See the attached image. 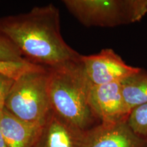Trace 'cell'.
<instances>
[{
    "instance_id": "1",
    "label": "cell",
    "mask_w": 147,
    "mask_h": 147,
    "mask_svg": "<svg viewBox=\"0 0 147 147\" xmlns=\"http://www.w3.org/2000/svg\"><path fill=\"white\" fill-rule=\"evenodd\" d=\"M0 34L17 48L25 59L45 68L81 57L63 40L59 11L52 3L34 7L26 13L0 18Z\"/></svg>"
},
{
    "instance_id": "2",
    "label": "cell",
    "mask_w": 147,
    "mask_h": 147,
    "mask_svg": "<svg viewBox=\"0 0 147 147\" xmlns=\"http://www.w3.org/2000/svg\"><path fill=\"white\" fill-rule=\"evenodd\" d=\"M80 59L47 68L48 91L53 113L78 129L86 131L101 122L92 106V84Z\"/></svg>"
},
{
    "instance_id": "3",
    "label": "cell",
    "mask_w": 147,
    "mask_h": 147,
    "mask_svg": "<svg viewBox=\"0 0 147 147\" xmlns=\"http://www.w3.org/2000/svg\"><path fill=\"white\" fill-rule=\"evenodd\" d=\"M47 68L24 74L14 80L4 109L29 124L43 125L52 112L48 91Z\"/></svg>"
},
{
    "instance_id": "4",
    "label": "cell",
    "mask_w": 147,
    "mask_h": 147,
    "mask_svg": "<svg viewBox=\"0 0 147 147\" xmlns=\"http://www.w3.org/2000/svg\"><path fill=\"white\" fill-rule=\"evenodd\" d=\"M69 12L87 27H113L140 21L147 0H65Z\"/></svg>"
},
{
    "instance_id": "5",
    "label": "cell",
    "mask_w": 147,
    "mask_h": 147,
    "mask_svg": "<svg viewBox=\"0 0 147 147\" xmlns=\"http://www.w3.org/2000/svg\"><path fill=\"white\" fill-rule=\"evenodd\" d=\"M80 60L88 79L94 86L122 82L141 69L127 65L110 49L97 54L81 55Z\"/></svg>"
},
{
    "instance_id": "6",
    "label": "cell",
    "mask_w": 147,
    "mask_h": 147,
    "mask_svg": "<svg viewBox=\"0 0 147 147\" xmlns=\"http://www.w3.org/2000/svg\"><path fill=\"white\" fill-rule=\"evenodd\" d=\"M91 101L93 110L101 123L125 122L129 115L121 89V82L92 85Z\"/></svg>"
},
{
    "instance_id": "7",
    "label": "cell",
    "mask_w": 147,
    "mask_h": 147,
    "mask_svg": "<svg viewBox=\"0 0 147 147\" xmlns=\"http://www.w3.org/2000/svg\"><path fill=\"white\" fill-rule=\"evenodd\" d=\"M81 147H147L125 122L101 123L84 131Z\"/></svg>"
},
{
    "instance_id": "8",
    "label": "cell",
    "mask_w": 147,
    "mask_h": 147,
    "mask_svg": "<svg viewBox=\"0 0 147 147\" xmlns=\"http://www.w3.org/2000/svg\"><path fill=\"white\" fill-rule=\"evenodd\" d=\"M84 132L51 112L36 147H81Z\"/></svg>"
},
{
    "instance_id": "9",
    "label": "cell",
    "mask_w": 147,
    "mask_h": 147,
    "mask_svg": "<svg viewBox=\"0 0 147 147\" xmlns=\"http://www.w3.org/2000/svg\"><path fill=\"white\" fill-rule=\"evenodd\" d=\"M42 127L20 120L4 108L0 115V129L7 147H36Z\"/></svg>"
},
{
    "instance_id": "10",
    "label": "cell",
    "mask_w": 147,
    "mask_h": 147,
    "mask_svg": "<svg viewBox=\"0 0 147 147\" xmlns=\"http://www.w3.org/2000/svg\"><path fill=\"white\" fill-rule=\"evenodd\" d=\"M125 102L130 111L147 103V71L141 69L138 72L121 82Z\"/></svg>"
},
{
    "instance_id": "11",
    "label": "cell",
    "mask_w": 147,
    "mask_h": 147,
    "mask_svg": "<svg viewBox=\"0 0 147 147\" xmlns=\"http://www.w3.org/2000/svg\"><path fill=\"white\" fill-rule=\"evenodd\" d=\"M127 123L137 136L147 142V103L131 110Z\"/></svg>"
},
{
    "instance_id": "12",
    "label": "cell",
    "mask_w": 147,
    "mask_h": 147,
    "mask_svg": "<svg viewBox=\"0 0 147 147\" xmlns=\"http://www.w3.org/2000/svg\"><path fill=\"white\" fill-rule=\"evenodd\" d=\"M45 67L36 65L28 61L23 62H7L0 61V73L16 80L29 71L42 69Z\"/></svg>"
},
{
    "instance_id": "13",
    "label": "cell",
    "mask_w": 147,
    "mask_h": 147,
    "mask_svg": "<svg viewBox=\"0 0 147 147\" xmlns=\"http://www.w3.org/2000/svg\"><path fill=\"white\" fill-rule=\"evenodd\" d=\"M0 61L23 62L27 61L18 49L5 36L0 34Z\"/></svg>"
},
{
    "instance_id": "14",
    "label": "cell",
    "mask_w": 147,
    "mask_h": 147,
    "mask_svg": "<svg viewBox=\"0 0 147 147\" xmlns=\"http://www.w3.org/2000/svg\"><path fill=\"white\" fill-rule=\"evenodd\" d=\"M14 80V79L0 73V112L4 108L5 99Z\"/></svg>"
},
{
    "instance_id": "15",
    "label": "cell",
    "mask_w": 147,
    "mask_h": 147,
    "mask_svg": "<svg viewBox=\"0 0 147 147\" xmlns=\"http://www.w3.org/2000/svg\"><path fill=\"white\" fill-rule=\"evenodd\" d=\"M1 112H0V115H1ZM0 147H7L4 139H3L2 134H1V129H0Z\"/></svg>"
}]
</instances>
